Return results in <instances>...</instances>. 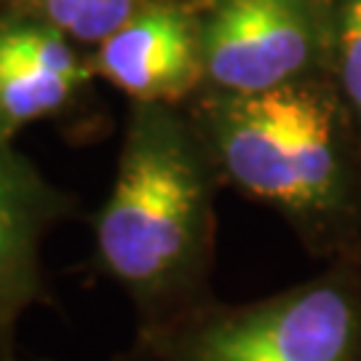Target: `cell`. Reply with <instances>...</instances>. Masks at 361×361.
Returning <instances> with one entry per match:
<instances>
[{
  "mask_svg": "<svg viewBox=\"0 0 361 361\" xmlns=\"http://www.w3.org/2000/svg\"><path fill=\"white\" fill-rule=\"evenodd\" d=\"M219 185L185 104L131 102L116 180L94 217V262L129 297L137 332L214 297Z\"/></svg>",
  "mask_w": 361,
  "mask_h": 361,
  "instance_id": "6da1fadb",
  "label": "cell"
},
{
  "mask_svg": "<svg viewBox=\"0 0 361 361\" xmlns=\"http://www.w3.org/2000/svg\"><path fill=\"white\" fill-rule=\"evenodd\" d=\"M219 182L273 209L322 262L361 259V140L329 78L185 102Z\"/></svg>",
  "mask_w": 361,
  "mask_h": 361,
  "instance_id": "7a4b0ae2",
  "label": "cell"
},
{
  "mask_svg": "<svg viewBox=\"0 0 361 361\" xmlns=\"http://www.w3.org/2000/svg\"><path fill=\"white\" fill-rule=\"evenodd\" d=\"M131 361H361V259L249 302L212 297L137 332Z\"/></svg>",
  "mask_w": 361,
  "mask_h": 361,
  "instance_id": "3957f363",
  "label": "cell"
},
{
  "mask_svg": "<svg viewBox=\"0 0 361 361\" xmlns=\"http://www.w3.org/2000/svg\"><path fill=\"white\" fill-rule=\"evenodd\" d=\"M204 91L257 94L326 75L329 0H190Z\"/></svg>",
  "mask_w": 361,
  "mask_h": 361,
  "instance_id": "277c9868",
  "label": "cell"
},
{
  "mask_svg": "<svg viewBox=\"0 0 361 361\" xmlns=\"http://www.w3.org/2000/svg\"><path fill=\"white\" fill-rule=\"evenodd\" d=\"M70 212L73 198L0 134V361H19L22 322L46 300L43 244Z\"/></svg>",
  "mask_w": 361,
  "mask_h": 361,
  "instance_id": "5b68a950",
  "label": "cell"
},
{
  "mask_svg": "<svg viewBox=\"0 0 361 361\" xmlns=\"http://www.w3.org/2000/svg\"><path fill=\"white\" fill-rule=\"evenodd\" d=\"M91 67L131 102L185 104L204 86L193 3L171 0L137 13L97 46Z\"/></svg>",
  "mask_w": 361,
  "mask_h": 361,
  "instance_id": "8992f818",
  "label": "cell"
},
{
  "mask_svg": "<svg viewBox=\"0 0 361 361\" xmlns=\"http://www.w3.org/2000/svg\"><path fill=\"white\" fill-rule=\"evenodd\" d=\"M91 62L78 54V43L43 19L6 11L0 19V134L62 116L83 97Z\"/></svg>",
  "mask_w": 361,
  "mask_h": 361,
  "instance_id": "52a82bcc",
  "label": "cell"
},
{
  "mask_svg": "<svg viewBox=\"0 0 361 361\" xmlns=\"http://www.w3.org/2000/svg\"><path fill=\"white\" fill-rule=\"evenodd\" d=\"M171 0H6V11L43 19L78 46H99L137 13Z\"/></svg>",
  "mask_w": 361,
  "mask_h": 361,
  "instance_id": "ba28073f",
  "label": "cell"
},
{
  "mask_svg": "<svg viewBox=\"0 0 361 361\" xmlns=\"http://www.w3.org/2000/svg\"><path fill=\"white\" fill-rule=\"evenodd\" d=\"M326 78L361 140V0H329Z\"/></svg>",
  "mask_w": 361,
  "mask_h": 361,
  "instance_id": "9c48e42d",
  "label": "cell"
},
{
  "mask_svg": "<svg viewBox=\"0 0 361 361\" xmlns=\"http://www.w3.org/2000/svg\"><path fill=\"white\" fill-rule=\"evenodd\" d=\"M3 13H6V0H0V19H3Z\"/></svg>",
  "mask_w": 361,
  "mask_h": 361,
  "instance_id": "30bf717a",
  "label": "cell"
},
{
  "mask_svg": "<svg viewBox=\"0 0 361 361\" xmlns=\"http://www.w3.org/2000/svg\"><path fill=\"white\" fill-rule=\"evenodd\" d=\"M129 361H131V359H129Z\"/></svg>",
  "mask_w": 361,
  "mask_h": 361,
  "instance_id": "8fae6325",
  "label": "cell"
}]
</instances>
